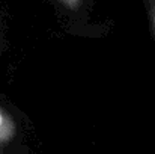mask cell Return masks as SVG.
Wrapping results in <instances>:
<instances>
[{"instance_id":"obj_1","label":"cell","mask_w":155,"mask_h":154,"mask_svg":"<svg viewBox=\"0 0 155 154\" xmlns=\"http://www.w3.org/2000/svg\"><path fill=\"white\" fill-rule=\"evenodd\" d=\"M0 124H2V116H0Z\"/></svg>"}]
</instances>
